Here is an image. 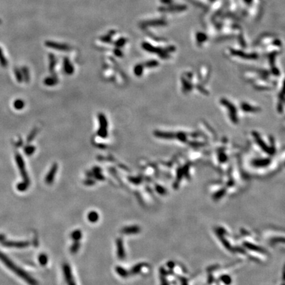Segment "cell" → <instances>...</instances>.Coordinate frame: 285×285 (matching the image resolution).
<instances>
[{
  "label": "cell",
  "mask_w": 285,
  "mask_h": 285,
  "mask_svg": "<svg viewBox=\"0 0 285 285\" xmlns=\"http://www.w3.org/2000/svg\"><path fill=\"white\" fill-rule=\"evenodd\" d=\"M0 261L3 262V263L11 271H12L13 273H15L17 276H19V277L22 278L28 284L30 285H38V282H37V280L32 277H30L27 273H26L22 269L16 265L7 256H6L5 255H4L1 252H0Z\"/></svg>",
  "instance_id": "6da1fadb"
},
{
  "label": "cell",
  "mask_w": 285,
  "mask_h": 285,
  "mask_svg": "<svg viewBox=\"0 0 285 285\" xmlns=\"http://www.w3.org/2000/svg\"><path fill=\"white\" fill-rule=\"evenodd\" d=\"M98 122H99V128L97 131L98 135L102 138H106L108 137V123L107 118L104 114L99 113L98 115Z\"/></svg>",
  "instance_id": "7a4b0ae2"
},
{
  "label": "cell",
  "mask_w": 285,
  "mask_h": 285,
  "mask_svg": "<svg viewBox=\"0 0 285 285\" xmlns=\"http://www.w3.org/2000/svg\"><path fill=\"white\" fill-rule=\"evenodd\" d=\"M15 160H16L17 167L19 168V171L21 172L22 178L23 179V181L30 184V179H29L27 172L26 170L25 165H24V162L22 156L19 153L16 154H15Z\"/></svg>",
  "instance_id": "3957f363"
},
{
  "label": "cell",
  "mask_w": 285,
  "mask_h": 285,
  "mask_svg": "<svg viewBox=\"0 0 285 285\" xmlns=\"http://www.w3.org/2000/svg\"><path fill=\"white\" fill-rule=\"evenodd\" d=\"M63 272H64L65 279L67 285H76L75 280L73 279L72 272L70 266L67 263H65L63 265Z\"/></svg>",
  "instance_id": "277c9868"
},
{
  "label": "cell",
  "mask_w": 285,
  "mask_h": 285,
  "mask_svg": "<svg viewBox=\"0 0 285 285\" xmlns=\"http://www.w3.org/2000/svg\"><path fill=\"white\" fill-rule=\"evenodd\" d=\"M161 12H179L187 9L185 5H169L167 7H162L158 9Z\"/></svg>",
  "instance_id": "5b68a950"
},
{
  "label": "cell",
  "mask_w": 285,
  "mask_h": 285,
  "mask_svg": "<svg viewBox=\"0 0 285 285\" xmlns=\"http://www.w3.org/2000/svg\"><path fill=\"white\" fill-rule=\"evenodd\" d=\"M45 45L47 47H48V48L59 51H69L71 49L68 45L61 43H56L55 42L51 41H46Z\"/></svg>",
  "instance_id": "8992f818"
},
{
  "label": "cell",
  "mask_w": 285,
  "mask_h": 285,
  "mask_svg": "<svg viewBox=\"0 0 285 285\" xmlns=\"http://www.w3.org/2000/svg\"><path fill=\"white\" fill-rule=\"evenodd\" d=\"M58 166L57 164L53 163L52 166L51 167L50 170H49V172H48V174H47L46 178H45V182L47 184L50 185L53 182L56 172L58 171Z\"/></svg>",
  "instance_id": "52a82bcc"
},
{
  "label": "cell",
  "mask_w": 285,
  "mask_h": 285,
  "mask_svg": "<svg viewBox=\"0 0 285 285\" xmlns=\"http://www.w3.org/2000/svg\"><path fill=\"white\" fill-rule=\"evenodd\" d=\"M3 246L7 247H13V248H23L28 246L29 242H13V241H3L1 242Z\"/></svg>",
  "instance_id": "ba28073f"
},
{
  "label": "cell",
  "mask_w": 285,
  "mask_h": 285,
  "mask_svg": "<svg viewBox=\"0 0 285 285\" xmlns=\"http://www.w3.org/2000/svg\"><path fill=\"white\" fill-rule=\"evenodd\" d=\"M63 66H64V72L66 73L67 75H72L74 73V71H75V69H74V67L71 64L70 60H69L67 58H65L64 59V61H63Z\"/></svg>",
  "instance_id": "9c48e42d"
},
{
  "label": "cell",
  "mask_w": 285,
  "mask_h": 285,
  "mask_svg": "<svg viewBox=\"0 0 285 285\" xmlns=\"http://www.w3.org/2000/svg\"><path fill=\"white\" fill-rule=\"evenodd\" d=\"M116 245H117V254L118 257L120 259H123L125 258V250L124 247H123V240L122 239L118 238L116 240Z\"/></svg>",
  "instance_id": "30bf717a"
},
{
  "label": "cell",
  "mask_w": 285,
  "mask_h": 285,
  "mask_svg": "<svg viewBox=\"0 0 285 285\" xmlns=\"http://www.w3.org/2000/svg\"><path fill=\"white\" fill-rule=\"evenodd\" d=\"M59 82L58 78L56 77V75H52L50 77H46L44 80V83L45 85L48 87H53L55 86Z\"/></svg>",
  "instance_id": "8fae6325"
},
{
  "label": "cell",
  "mask_w": 285,
  "mask_h": 285,
  "mask_svg": "<svg viewBox=\"0 0 285 285\" xmlns=\"http://www.w3.org/2000/svg\"><path fill=\"white\" fill-rule=\"evenodd\" d=\"M139 230L138 226H127L125 227L122 229V233L125 234H132L137 233Z\"/></svg>",
  "instance_id": "7c38bea8"
},
{
  "label": "cell",
  "mask_w": 285,
  "mask_h": 285,
  "mask_svg": "<svg viewBox=\"0 0 285 285\" xmlns=\"http://www.w3.org/2000/svg\"><path fill=\"white\" fill-rule=\"evenodd\" d=\"M49 60H50V65H49V71L51 73H54V68L56 65V59L54 55H49Z\"/></svg>",
  "instance_id": "4fadbf2b"
},
{
  "label": "cell",
  "mask_w": 285,
  "mask_h": 285,
  "mask_svg": "<svg viewBox=\"0 0 285 285\" xmlns=\"http://www.w3.org/2000/svg\"><path fill=\"white\" fill-rule=\"evenodd\" d=\"M21 73L22 78H23V81L28 83L29 81H30V73H29V70L27 67H22L21 69Z\"/></svg>",
  "instance_id": "5bb4252c"
},
{
  "label": "cell",
  "mask_w": 285,
  "mask_h": 285,
  "mask_svg": "<svg viewBox=\"0 0 285 285\" xmlns=\"http://www.w3.org/2000/svg\"><path fill=\"white\" fill-rule=\"evenodd\" d=\"M166 24H167V22H165V21H163V20H154V21L146 22L144 23V24L146 26H162L165 25Z\"/></svg>",
  "instance_id": "9a60e30c"
},
{
  "label": "cell",
  "mask_w": 285,
  "mask_h": 285,
  "mask_svg": "<svg viewBox=\"0 0 285 285\" xmlns=\"http://www.w3.org/2000/svg\"><path fill=\"white\" fill-rule=\"evenodd\" d=\"M87 218L91 223H96L98 219H99V215L96 211H91L88 214Z\"/></svg>",
  "instance_id": "2e32d148"
},
{
  "label": "cell",
  "mask_w": 285,
  "mask_h": 285,
  "mask_svg": "<svg viewBox=\"0 0 285 285\" xmlns=\"http://www.w3.org/2000/svg\"><path fill=\"white\" fill-rule=\"evenodd\" d=\"M143 70H144V66L143 64H137L135 66L133 71L137 77H141L143 75Z\"/></svg>",
  "instance_id": "e0dca14e"
},
{
  "label": "cell",
  "mask_w": 285,
  "mask_h": 285,
  "mask_svg": "<svg viewBox=\"0 0 285 285\" xmlns=\"http://www.w3.org/2000/svg\"><path fill=\"white\" fill-rule=\"evenodd\" d=\"M71 238H72L75 242H79L81 239L82 238V233L81 231L79 230H76L73 231L72 234L71 235Z\"/></svg>",
  "instance_id": "ac0fdd59"
},
{
  "label": "cell",
  "mask_w": 285,
  "mask_h": 285,
  "mask_svg": "<svg viewBox=\"0 0 285 285\" xmlns=\"http://www.w3.org/2000/svg\"><path fill=\"white\" fill-rule=\"evenodd\" d=\"M36 150V148L35 146L33 145H27L26 147H24V152L26 155L30 156L35 152Z\"/></svg>",
  "instance_id": "d6986e66"
},
{
  "label": "cell",
  "mask_w": 285,
  "mask_h": 285,
  "mask_svg": "<svg viewBox=\"0 0 285 285\" xmlns=\"http://www.w3.org/2000/svg\"><path fill=\"white\" fill-rule=\"evenodd\" d=\"M13 106H14L15 109L19 110H21L24 107V102L21 99H17L13 103Z\"/></svg>",
  "instance_id": "ffe728a7"
},
{
  "label": "cell",
  "mask_w": 285,
  "mask_h": 285,
  "mask_svg": "<svg viewBox=\"0 0 285 285\" xmlns=\"http://www.w3.org/2000/svg\"><path fill=\"white\" fill-rule=\"evenodd\" d=\"M197 40L199 43H203L205 40H207V37L205 33L198 32L197 33Z\"/></svg>",
  "instance_id": "44dd1931"
},
{
  "label": "cell",
  "mask_w": 285,
  "mask_h": 285,
  "mask_svg": "<svg viewBox=\"0 0 285 285\" xmlns=\"http://www.w3.org/2000/svg\"><path fill=\"white\" fill-rule=\"evenodd\" d=\"M116 272H117L118 273V275L121 276V277H126L128 276V273H127V271L125 270V269H123V267H116Z\"/></svg>",
  "instance_id": "7402d4cb"
},
{
  "label": "cell",
  "mask_w": 285,
  "mask_h": 285,
  "mask_svg": "<svg viewBox=\"0 0 285 285\" xmlns=\"http://www.w3.org/2000/svg\"><path fill=\"white\" fill-rule=\"evenodd\" d=\"M39 263H40L41 265H43V266L46 265V263H48V257H47V255L46 254H44V253H42V254L39 255Z\"/></svg>",
  "instance_id": "603a6c76"
},
{
  "label": "cell",
  "mask_w": 285,
  "mask_h": 285,
  "mask_svg": "<svg viewBox=\"0 0 285 285\" xmlns=\"http://www.w3.org/2000/svg\"><path fill=\"white\" fill-rule=\"evenodd\" d=\"M29 185H30L29 183L24 182V181H22V182L18 183L17 188L18 190L20 191V192H24V191L27 190Z\"/></svg>",
  "instance_id": "cb8c5ba5"
},
{
  "label": "cell",
  "mask_w": 285,
  "mask_h": 285,
  "mask_svg": "<svg viewBox=\"0 0 285 285\" xmlns=\"http://www.w3.org/2000/svg\"><path fill=\"white\" fill-rule=\"evenodd\" d=\"M15 77L17 80V81L19 83H21L23 81V78H22V73L21 69L19 68H15Z\"/></svg>",
  "instance_id": "d4e9b609"
},
{
  "label": "cell",
  "mask_w": 285,
  "mask_h": 285,
  "mask_svg": "<svg viewBox=\"0 0 285 285\" xmlns=\"http://www.w3.org/2000/svg\"><path fill=\"white\" fill-rule=\"evenodd\" d=\"M79 248H80L79 242H75L72 245V246L71 247V252L73 254L77 253L78 252V250H79Z\"/></svg>",
  "instance_id": "484cf974"
},
{
  "label": "cell",
  "mask_w": 285,
  "mask_h": 285,
  "mask_svg": "<svg viewBox=\"0 0 285 285\" xmlns=\"http://www.w3.org/2000/svg\"><path fill=\"white\" fill-rule=\"evenodd\" d=\"M158 63L156 60H150V61H148L146 63H145V64L143 66H145L147 67H154L158 66Z\"/></svg>",
  "instance_id": "4316f807"
},
{
  "label": "cell",
  "mask_w": 285,
  "mask_h": 285,
  "mask_svg": "<svg viewBox=\"0 0 285 285\" xmlns=\"http://www.w3.org/2000/svg\"><path fill=\"white\" fill-rule=\"evenodd\" d=\"M0 63H1V65L3 67H6L7 66V61L5 58V57L3 56V52L0 48Z\"/></svg>",
  "instance_id": "83f0119b"
},
{
  "label": "cell",
  "mask_w": 285,
  "mask_h": 285,
  "mask_svg": "<svg viewBox=\"0 0 285 285\" xmlns=\"http://www.w3.org/2000/svg\"><path fill=\"white\" fill-rule=\"evenodd\" d=\"M37 129H34L33 131L31 132L30 134H29V135L28 137V139H27V142L28 143H30V141H32L34 139V138H35L36 135H37Z\"/></svg>",
  "instance_id": "f1b7e54d"
},
{
  "label": "cell",
  "mask_w": 285,
  "mask_h": 285,
  "mask_svg": "<svg viewBox=\"0 0 285 285\" xmlns=\"http://www.w3.org/2000/svg\"><path fill=\"white\" fill-rule=\"evenodd\" d=\"M126 43V39H124V38H122V39H119L117 42H116V46L119 48V47H122L123 45Z\"/></svg>",
  "instance_id": "f546056e"
},
{
  "label": "cell",
  "mask_w": 285,
  "mask_h": 285,
  "mask_svg": "<svg viewBox=\"0 0 285 285\" xmlns=\"http://www.w3.org/2000/svg\"><path fill=\"white\" fill-rule=\"evenodd\" d=\"M111 37V36H105V37H103L101 40H102V41L104 42H109L112 40Z\"/></svg>",
  "instance_id": "4dcf8cb0"
},
{
  "label": "cell",
  "mask_w": 285,
  "mask_h": 285,
  "mask_svg": "<svg viewBox=\"0 0 285 285\" xmlns=\"http://www.w3.org/2000/svg\"><path fill=\"white\" fill-rule=\"evenodd\" d=\"M114 54H115L116 56H118V57H121V56H122V55H123L122 51L118 48H116V50H114Z\"/></svg>",
  "instance_id": "1f68e13d"
},
{
  "label": "cell",
  "mask_w": 285,
  "mask_h": 285,
  "mask_svg": "<svg viewBox=\"0 0 285 285\" xmlns=\"http://www.w3.org/2000/svg\"><path fill=\"white\" fill-rule=\"evenodd\" d=\"M95 175V178L96 179H98V180H103L104 179V176H102V174L100 173H97V174H94Z\"/></svg>",
  "instance_id": "d6a6232c"
},
{
  "label": "cell",
  "mask_w": 285,
  "mask_h": 285,
  "mask_svg": "<svg viewBox=\"0 0 285 285\" xmlns=\"http://www.w3.org/2000/svg\"><path fill=\"white\" fill-rule=\"evenodd\" d=\"M85 183L87 185H93L94 183H95V181H94L93 179H88L87 180L85 181Z\"/></svg>",
  "instance_id": "836d02e7"
},
{
  "label": "cell",
  "mask_w": 285,
  "mask_h": 285,
  "mask_svg": "<svg viewBox=\"0 0 285 285\" xmlns=\"http://www.w3.org/2000/svg\"><path fill=\"white\" fill-rule=\"evenodd\" d=\"M161 3H162L163 4H165V5H171L172 3V0H160Z\"/></svg>",
  "instance_id": "e575fe53"
},
{
  "label": "cell",
  "mask_w": 285,
  "mask_h": 285,
  "mask_svg": "<svg viewBox=\"0 0 285 285\" xmlns=\"http://www.w3.org/2000/svg\"><path fill=\"white\" fill-rule=\"evenodd\" d=\"M4 240V236L0 234V242H3Z\"/></svg>",
  "instance_id": "d590c367"
},
{
  "label": "cell",
  "mask_w": 285,
  "mask_h": 285,
  "mask_svg": "<svg viewBox=\"0 0 285 285\" xmlns=\"http://www.w3.org/2000/svg\"><path fill=\"white\" fill-rule=\"evenodd\" d=\"M244 1H245L246 3H248V4H250L252 2V0H244Z\"/></svg>",
  "instance_id": "8d00e7d4"
}]
</instances>
